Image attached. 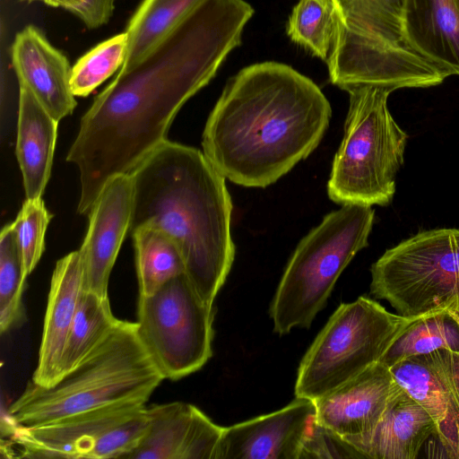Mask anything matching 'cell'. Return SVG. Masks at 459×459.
Listing matches in <instances>:
<instances>
[{"mask_svg": "<svg viewBox=\"0 0 459 459\" xmlns=\"http://www.w3.org/2000/svg\"><path fill=\"white\" fill-rule=\"evenodd\" d=\"M254 14L245 0H208L134 67L119 70L82 117L67 161L79 170L77 212L103 186L130 174L168 141L181 107L209 83L241 44Z\"/></svg>", "mask_w": 459, "mask_h": 459, "instance_id": "6da1fadb", "label": "cell"}, {"mask_svg": "<svg viewBox=\"0 0 459 459\" xmlns=\"http://www.w3.org/2000/svg\"><path fill=\"white\" fill-rule=\"evenodd\" d=\"M331 116L308 77L282 63H255L227 82L204 130V154L230 182L265 187L313 152Z\"/></svg>", "mask_w": 459, "mask_h": 459, "instance_id": "7a4b0ae2", "label": "cell"}, {"mask_svg": "<svg viewBox=\"0 0 459 459\" xmlns=\"http://www.w3.org/2000/svg\"><path fill=\"white\" fill-rule=\"evenodd\" d=\"M130 176L129 232L149 226L169 235L181 252L189 281L213 305L235 258L225 178L204 152L169 140Z\"/></svg>", "mask_w": 459, "mask_h": 459, "instance_id": "3957f363", "label": "cell"}, {"mask_svg": "<svg viewBox=\"0 0 459 459\" xmlns=\"http://www.w3.org/2000/svg\"><path fill=\"white\" fill-rule=\"evenodd\" d=\"M162 380L138 337L136 322L121 320L95 351L52 385L29 382L7 414L18 426L36 427L116 403L145 404Z\"/></svg>", "mask_w": 459, "mask_h": 459, "instance_id": "277c9868", "label": "cell"}, {"mask_svg": "<svg viewBox=\"0 0 459 459\" xmlns=\"http://www.w3.org/2000/svg\"><path fill=\"white\" fill-rule=\"evenodd\" d=\"M374 216L370 205L342 204L300 240L270 305L276 333L311 325L343 270L368 246Z\"/></svg>", "mask_w": 459, "mask_h": 459, "instance_id": "5b68a950", "label": "cell"}, {"mask_svg": "<svg viewBox=\"0 0 459 459\" xmlns=\"http://www.w3.org/2000/svg\"><path fill=\"white\" fill-rule=\"evenodd\" d=\"M345 91L349 109L327 183L328 196L342 205H388L408 139L388 109L394 90L364 85Z\"/></svg>", "mask_w": 459, "mask_h": 459, "instance_id": "8992f818", "label": "cell"}, {"mask_svg": "<svg viewBox=\"0 0 459 459\" xmlns=\"http://www.w3.org/2000/svg\"><path fill=\"white\" fill-rule=\"evenodd\" d=\"M415 319L393 314L366 296L341 304L299 363L295 396L316 401L380 362Z\"/></svg>", "mask_w": 459, "mask_h": 459, "instance_id": "52a82bcc", "label": "cell"}, {"mask_svg": "<svg viewBox=\"0 0 459 459\" xmlns=\"http://www.w3.org/2000/svg\"><path fill=\"white\" fill-rule=\"evenodd\" d=\"M370 273V293L398 315L447 312L459 322V230L420 232L386 250Z\"/></svg>", "mask_w": 459, "mask_h": 459, "instance_id": "ba28073f", "label": "cell"}, {"mask_svg": "<svg viewBox=\"0 0 459 459\" xmlns=\"http://www.w3.org/2000/svg\"><path fill=\"white\" fill-rule=\"evenodd\" d=\"M214 307L186 273L150 296H139L137 333L164 379L199 370L212 356Z\"/></svg>", "mask_w": 459, "mask_h": 459, "instance_id": "9c48e42d", "label": "cell"}, {"mask_svg": "<svg viewBox=\"0 0 459 459\" xmlns=\"http://www.w3.org/2000/svg\"><path fill=\"white\" fill-rule=\"evenodd\" d=\"M336 39L326 63L337 87L354 83L371 72L392 47H406L404 0H332Z\"/></svg>", "mask_w": 459, "mask_h": 459, "instance_id": "30bf717a", "label": "cell"}, {"mask_svg": "<svg viewBox=\"0 0 459 459\" xmlns=\"http://www.w3.org/2000/svg\"><path fill=\"white\" fill-rule=\"evenodd\" d=\"M144 405L116 403L36 427L13 424L5 429L9 439L5 445L2 443L1 451L15 447L17 457L25 458L91 459L92 451L104 434Z\"/></svg>", "mask_w": 459, "mask_h": 459, "instance_id": "8fae6325", "label": "cell"}, {"mask_svg": "<svg viewBox=\"0 0 459 459\" xmlns=\"http://www.w3.org/2000/svg\"><path fill=\"white\" fill-rule=\"evenodd\" d=\"M133 205L130 174L111 178L103 186L88 216L89 227L78 250L82 290L108 298L111 270L127 232Z\"/></svg>", "mask_w": 459, "mask_h": 459, "instance_id": "7c38bea8", "label": "cell"}, {"mask_svg": "<svg viewBox=\"0 0 459 459\" xmlns=\"http://www.w3.org/2000/svg\"><path fill=\"white\" fill-rule=\"evenodd\" d=\"M315 420V402L296 397L276 411L223 428L214 459H299Z\"/></svg>", "mask_w": 459, "mask_h": 459, "instance_id": "4fadbf2b", "label": "cell"}, {"mask_svg": "<svg viewBox=\"0 0 459 459\" xmlns=\"http://www.w3.org/2000/svg\"><path fill=\"white\" fill-rule=\"evenodd\" d=\"M148 429L126 459H214L223 428L193 404L147 407Z\"/></svg>", "mask_w": 459, "mask_h": 459, "instance_id": "5bb4252c", "label": "cell"}, {"mask_svg": "<svg viewBox=\"0 0 459 459\" xmlns=\"http://www.w3.org/2000/svg\"><path fill=\"white\" fill-rule=\"evenodd\" d=\"M390 368L377 362L314 401L316 420L346 440L370 432L399 390Z\"/></svg>", "mask_w": 459, "mask_h": 459, "instance_id": "9a60e30c", "label": "cell"}, {"mask_svg": "<svg viewBox=\"0 0 459 459\" xmlns=\"http://www.w3.org/2000/svg\"><path fill=\"white\" fill-rule=\"evenodd\" d=\"M11 59L19 84L29 89L56 121L73 113V66L38 27L27 25L15 35Z\"/></svg>", "mask_w": 459, "mask_h": 459, "instance_id": "2e32d148", "label": "cell"}, {"mask_svg": "<svg viewBox=\"0 0 459 459\" xmlns=\"http://www.w3.org/2000/svg\"><path fill=\"white\" fill-rule=\"evenodd\" d=\"M389 368L395 382L435 422L436 429L420 455L424 452L425 457L459 458V404L430 355L411 357Z\"/></svg>", "mask_w": 459, "mask_h": 459, "instance_id": "e0dca14e", "label": "cell"}, {"mask_svg": "<svg viewBox=\"0 0 459 459\" xmlns=\"http://www.w3.org/2000/svg\"><path fill=\"white\" fill-rule=\"evenodd\" d=\"M82 292V266L79 251L56 262L44 319L38 365L31 381L42 386L56 382L65 344Z\"/></svg>", "mask_w": 459, "mask_h": 459, "instance_id": "ac0fdd59", "label": "cell"}, {"mask_svg": "<svg viewBox=\"0 0 459 459\" xmlns=\"http://www.w3.org/2000/svg\"><path fill=\"white\" fill-rule=\"evenodd\" d=\"M406 46L446 76L459 75V11L455 0H404Z\"/></svg>", "mask_w": 459, "mask_h": 459, "instance_id": "d6986e66", "label": "cell"}, {"mask_svg": "<svg viewBox=\"0 0 459 459\" xmlns=\"http://www.w3.org/2000/svg\"><path fill=\"white\" fill-rule=\"evenodd\" d=\"M435 429L430 415L400 386L376 427L349 442L363 458L416 459Z\"/></svg>", "mask_w": 459, "mask_h": 459, "instance_id": "ffe728a7", "label": "cell"}, {"mask_svg": "<svg viewBox=\"0 0 459 459\" xmlns=\"http://www.w3.org/2000/svg\"><path fill=\"white\" fill-rule=\"evenodd\" d=\"M57 125L29 89L19 84L16 156L26 199L42 198L50 178Z\"/></svg>", "mask_w": 459, "mask_h": 459, "instance_id": "44dd1931", "label": "cell"}, {"mask_svg": "<svg viewBox=\"0 0 459 459\" xmlns=\"http://www.w3.org/2000/svg\"><path fill=\"white\" fill-rule=\"evenodd\" d=\"M208 0H143L126 28L127 53L119 70L145 58Z\"/></svg>", "mask_w": 459, "mask_h": 459, "instance_id": "7402d4cb", "label": "cell"}, {"mask_svg": "<svg viewBox=\"0 0 459 459\" xmlns=\"http://www.w3.org/2000/svg\"><path fill=\"white\" fill-rule=\"evenodd\" d=\"M120 321L111 311L108 297L103 298L82 290L63 351L59 377L77 367L95 351Z\"/></svg>", "mask_w": 459, "mask_h": 459, "instance_id": "603a6c76", "label": "cell"}, {"mask_svg": "<svg viewBox=\"0 0 459 459\" xmlns=\"http://www.w3.org/2000/svg\"><path fill=\"white\" fill-rule=\"evenodd\" d=\"M131 234L141 296L152 295L173 278L186 273L181 252L169 235L149 226Z\"/></svg>", "mask_w": 459, "mask_h": 459, "instance_id": "cb8c5ba5", "label": "cell"}, {"mask_svg": "<svg viewBox=\"0 0 459 459\" xmlns=\"http://www.w3.org/2000/svg\"><path fill=\"white\" fill-rule=\"evenodd\" d=\"M438 350L459 354V322L447 312L413 320L392 343L380 362L391 368L405 359Z\"/></svg>", "mask_w": 459, "mask_h": 459, "instance_id": "d4e9b609", "label": "cell"}, {"mask_svg": "<svg viewBox=\"0 0 459 459\" xmlns=\"http://www.w3.org/2000/svg\"><path fill=\"white\" fill-rule=\"evenodd\" d=\"M336 29L332 0H299L286 24L290 39L325 64L335 44Z\"/></svg>", "mask_w": 459, "mask_h": 459, "instance_id": "484cf974", "label": "cell"}, {"mask_svg": "<svg viewBox=\"0 0 459 459\" xmlns=\"http://www.w3.org/2000/svg\"><path fill=\"white\" fill-rule=\"evenodd\" d=\"M23 261L11 223L0 234V332L4 333L22 320L26 280Z\"/></svg>", "mask_w": 459, "mask_h": 459, "instance_id": "4316f807", "label": "cell"}, {"mask_svg": "<svg viewBox=\"0 0 459 459\" xmlns=\"http://www.w3.org/2000/svg\"><path fill=\"white\" fill-rule=\"evenodd\" d=\"M127 35L117 34L86 52L72 67L71 88L75 97H86L125 63Z\"/></svg>", "mask_w": 459, "mask_h": 459, "instance_id": "83f0119b", "label": "cell"}, {"mask_svg": "<svg viewBox=\"0 0 459 459\" xmlns=\"http://www.w3.org/2000/svg\"><path fill=\"white\" fill-rule=\"evenodd\" d=\"M52 215L42 198L26 199L11 223L23 261L25 276L38 264L45 248V234Z\"/></svg>", "mask_w": 459, "mask_h": 459, "instance_id": "f1b7e54d", "label": "cell"}, {"mask_svg": "<svg viewBox=\"0 0 459 459\" xmlns=\"http://www.w3.org/2000/svg\"><path fill=\"white\" fill-rule=\"evenodd\" d=\"M363 458L344 437L316 420L307 436L299 459Z\"/></svg>", "mask_w": 459, "mask_h": 459, "instance_id": "f546056e", "label": "cell"}, {"mask_svg": "<svg viewBox=\"0 0 459 459\" xmlns=\"http://www.w3.org/2000/svg\"><path fill=\"white\" fill-rule=\"evenodd\" d=\"M40 2L46 5L62 8L76 16L89 29H97L108 23L113 15L117 0H20Z\"/></svg>", "mask_w": 459, "mask_h": 459, "instance_id": "4dcf8cb0", "label": "cell"}, {"mask_svg": "<svg viewBox=\"0 0 459 459\" xmlns=\"http://www.w3.org/2000/svg\"><path fill=\"white\" fill-rule=\"evenodd\" d=\"M455 4H456V6H457V9H458V11H459V0H455Z\"/></svg>", "mask_w": 459, "mask_h": 459, "instance_id": "1f68e13d", "label": "cell"}]
</instances>
